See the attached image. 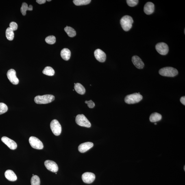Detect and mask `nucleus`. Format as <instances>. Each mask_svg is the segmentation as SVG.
<instances>
[{
    "label": "nucleus",
    "mask_w": 185,
    "mask_h": 185,
    "mask_svg": "<svg viewBox=\"0 0 185 185\" xmlns=\"http://www.w3.org/2000/svg\"><path fill=\"white\" fill-rule=\"evenodd\" d=\"M55 97L52 95H45L42 96L38 95L34 98V101L37 104H47L54 101Z\"/></svg>",
    "instance_id": "f257e3e1"
},
{
    "label": "nucleus",
    "mask_w": 185,
    "mask_h": 185,
    "mask_svg": "<svg viewBox=\"0 0 185 185\" xmlns=\"http://www.w3.org/2000/svg\"><path fill=\"white\" fill-rule=\"evenodd\" d=\"M134 20L132 17L128 15H125L122 17L120 20V24L122 28L125 31H128L132 28Z\"/></svg>",
    "instance_id": "f03ea898"
},
{
    "label": "nucleus",
    "mask_w": 185,
    "mask_h": 185,
    "mask_svg": "<svg viewBox=\"0 0 185 185\" xmlns=\"http://www.w3.org/2000/svg\"><path fill=\"white\" fill-rule=\"evenodd\" d=\"M159 73L163 76L174 77L178 73L177 69L172 67H166L159 70Z\"/></svg>",
    "instance_id": "7ed1b4c3"
},
{
    "label": "nucleus",
    "mask_w": 185,
    "mask_h": 185,
    "mask_svg": "<svg viewBox=\"0 0 185 185\" xmlns=\"http://www.w3.org/2000/svg\"><path fill=\"white\" fill-rule=\"evenodd\" d=\"M143 99V97L140 94L134 93L127 95L125 98V102L127 104H134L139 102Z\"/></svg>",
    "instance_id": "20e7f679"
},
{
    "label": "nucleus",
    "mask_w": 185,
    "mask_h": 185,
    "mask_svg": "<svg viewBox=\"0 0 185 185\" xmlns=\"http://www.w3.org/2000/svg\"><path fill=\"white\" fill-rule=\"evenodd\" d=\"M75 121L77 125L81 126L87 127H91V123L84 114L77 115L76 117Z\"/></svg>",
    "instance_id": "39448f33"
},
{
    "label": "nucleus",
    "mask_w": 185,
    "mask_h": 185,
    "mask_svg": "<svg viewBox=\"0 0 185 185\" xmlns=\"http://www.w3.org/2000/svg\"><path fill=\"white\" fill-rule=\"evenodd\" d=\"M50 127L53 134L55 136H58L62 132V127L58 120H53L51 122Z\"/></svg>",
    "instance_id": "423d86ee"
},
{
    "label": "nucleus",
    "mask_w": 185,
    "mask_h": 185,
    "mask_svg": "<svg viewBox=\"0 0 185 185\" xmlns=\"http://www.w3.org/2000/svg\"><path fill=\"white\" fill-rule=\"evenodd\" d=\"M29 142L31 147L34 149H43L44 146L42 142L36 137H30L29 139Z\"/></svg>",
    "instance_id": "0eeeda50"
},
{
    "label": "nucleus",
    "mask_w": 185,
    "mask_h": 185,
    "mask_svg": "<svg viewBox=\"0 0 185 185\" xmlns=\"http://www.w3.org/2000/svg\"><path fill=\"white\" fill-rule=\"evenodd\" d=\"M156 49L160 55H165L169 51V47L167 44L163 42H159L155 46Z\"/></svg>",
    "instance_id": "6e6552de"
},
{
    "label": "nucleus",
    "mask_w": 185,
    "mask_h": 185,
    "mask_svg": "<svg viewBox=\"0 0 185 185\" xmlns=\"http://www.w3.org/2000/svg\"><path fill=\"white\" fill-rule=\"evenodd\" d=\"M15 70L13 69L9 70L7 73V76L9 80L14 85H17L19 83V80L16 76Z\"/></svg>",
    "instance_id": "1a4fd4ad"
},
{
    "label": "nucleus",
    "mask_w": 185,
    "mask_h": 185,
    "mask_svg": "<svg viewBox=\"0 0 185 185\" xmlns=\"http://www.w3.org/2000/svg\"><path fill=\"white\" fill-rule=\"evenodd\" d=\"M44 164L47 169L53 173H56L58 171V167L57 164L53 161L46 160Z\"/></svg>",
    "instance_id": "9d476101"
},
{
    "label": "nucleus",
    "mask_w": 185,
    "mask_h": 185,
    "mask_svg": "<svg viewBox=\"0 0 185 185\" xmlns=\"http://www.w3.org/2000/svg\"><path fill=\"white\" fill-rule=\"evenodd\" d=\"M82 178L84 183L86 184H90L93 182L95 179V175L94 173L86 172L83 174Z\"/></svg>",
    "instance_id": "9b49d317"
},
{
    "label": "nucleus",
    "mask_w": 185,
    "mask_h": 185,
    "mask_svg": "<svg viewBox=\"0 0 185 185\" xmlns=\"http://www.w3.org/2000/svg\"><path fill=\"white\" fill-rule=\"evenodd\" d=\"M1 141L11 149L14 150L17 147V144L14 140L6 136H3L1 138Z\"/></svg>",
    "instance_id": "f8f14e48"
},
{
    "label": "nucleus",
    "mask_w": 185,
    "mask_h": 185,
    "mask_svg": "<svg viewBox=\"0 0 185 185\" xmlns=\"http://www.w3.org/2000/svg\"><path fill=\"white\" fill-rule=\"evenodd\" d=\"M94 56L96 59L100 62H104L106 60V53L101 50L98 49L94 51Z\"/></svg>",
    "instance_id": "ddd939ff"
},
{
    "label": "nucleus",
    "mask_w": 185,
    "mask_h": 185,
    "mask_svg": "<svg viewBox=\"0 0 185 185\" xmlns=\"http://www.w3.org/2000/svg\"><path fill=\"white\" fill-rule=\"evenodd\" d=\"M94 144L91 142H86L80 144L79 146L78 150L79 152L85 153L93 147Z\"/></svg>",
    "instance_id": "4468645a"
},
{
    "label": "nucleus",
    "mask_w": 185,
    "mask_h": 185,
    "mask_svg": "<svg viewBox=\"0 0 185 185\" xmlns=\"http://www.w3.org/2000/svg\"><path fill=\"white\" fill-rule=\"evenodd\" d=\"M132 62L136 67L138 69H142L144 67V64L141 59L137 56H134L132 57Z\"/></svg>",
    "instance_id": "2eb2a0df"
},
{
    "label": "nucleus",
    "mask_w": 185,
    "mask_h": 185,
    "mask_svg": "<svg viewBox=\"0 0 185 185\" xmlns=\"http://www.w3.org/2000/svg\"><path fill=\"white\" fill-rule=\"evenodd\" d=\"M154 5L151 2L146 3L144 6V10L145 13L147 15L151 14L154 11Z\"/></svg>",
    "instance_id": "dca6fc26"
},
{
    "label": "nucleus",
    "mask_w": 185,
    "mask_h": 185,
    "mask_svg": "<svg viewBox=\"0 0 185 185\" xmlns=\"http://www.w3.org/2000/svg\"><path fill=\"white\" fill-rule=\"evenodd\" d=\"M5 175L6 178L9 181H14L17 180V177L15 173L12 170H7L5 172Z\"/></svg>",
    "instance_id": "f3484780"
},
{
    "label": "nucleus",
    "mask_w": 185,
    "mask_h": 185,
    "mask_svg": "<svg viewBox=\"0 0 185 185\" xmlns=\"http://www.w3.org/2000/svg\"><path fill=\"white\" fill-rule=\"evenodd\" d=\"M60 55L63 60L67 61L69 60L71 56V51L69 49L64 48L61 51Z\"/></svg>",
    "instance_id": "a211bd4d"
},
{
    "label": "nucleus",
    "mask_w": 185,
    "mask_h": 185,
    "mask_svg": "<svg viewBox=\"0 0 185 185\" xmlns=\"http://www.w3.org/2000/svg\"><path fill=\"white\" fill-rule=\"evenodd\" d=\"M162 119L161 114L157 112H154L151 114L150 116L149 120L152 123H155L160 121Z\"/></svg>",
    "instance_id": "6ab92c4d"
},
{
    "label": "nucleus",
    "mask_w": 185,
    "mask_h": 185,
    "mask_svg": "<svg viewBox=\"0 0 185 185\" xmlns=\"http://www.w3.org/2000/svg\"><path fill=\"white\" fill-rule=\"evenodd\" d=\"M20 9H21V12L23 15L25 16L26 14L27 11H32L33 10V6L32 5H30L29 7L26 3H23Z\"/></svg>",
    "instance_id": "aec40b11"
},
{
    "label": "nucleus",
    "mask_w": 185,
    "mask_h": 185,
    "mask_svg": "<svg viewBox=\"0 0 185 185\" xmlns=\"http://www.w3.org/2000/svg\"><path fill=\"white\" fill-rule=\"evenodd\" d=\"M74 88L76 91L79 94L83 95L86 92V89L82 85L79 83H77L75 84Z\"/></svg>",
    "instance_id": "412c9836"
},
{
    "label": "nucleus",
    "mask_w": 185,
    "mask_h": 185,
    "mask_svg": "<svg viewBox=\"0 0 185 185\" xmlns=\"http://www.w3.org/2000/svg\"><path fill=\"white\" fill-rule=\"evenodd\" d=\"M64 30L68 36L71 38L75 36L76 35L75 31L71 27L66 26L64 28Z\"/></svg>",
    "instance_id": "4be33fe9"
},
{
    "label": "nucleus",
    "mask_w": 185,
    "mask_h": 185,
    "mask_svg": "<svg viewBox=\"0 0 185 185\" xmlns=\"http://www.w3.org/2000/svg\"><path fill=\"white\" fill-rule=\"evenodd\" d=\"M5 36L7 39L9 40H12L14 39V31L9 27L5 31Z\"/></svg>",
    "instance_id": "5701e85b"
},
{
    "label": "nucleus",
    "mask_w": 185,
    "mask_h": 185,
    "mask_svg": "<svg viewBox=\"0 0 185 185\" xmlns=\"http://www.w3.org/2000/svg\"><path fill=\"white\" fill-rule=\"evenodd\" d=\"M55 73L54 70L50 66H46L42 71V73L44 75L51 76L54 75Z\"/></svg>",
    "instance_id": "b1692460"
},
{
    "label": "nucleus",
    "mask_w": 185,
    "mask_h": 185,
    "mask_svg": "<svg viewBox=\"0 0 185 185\" xmlns=\"http://www.w3.org/2000/svg\"><path fill=\"white\" fill-rule=\"evenodd\" d=\"M91 1L90 0H74L73 2L75 5L79 6L88 5Z\"/></svg>",
    "instance_id": "393cba45"
},
{
    "label": "nucleus",
    "mask_w": 185,
    "mask_h": 185,
    "mask_svg": "<svg viewBox=\"0 0 185 185\" xmlns=\"http://www.w3.org/2000/svg\"><path fill=\"white\" fill-rule=\"evenodd\" d=\"M31 185H40V180L38 175H34L31 179Z\"/></svg>",
    "instance_id": "a878e982"
},
{
    "label": "nucleus",
    "mask_w": 185,
    "mask_h": 185,
    "mask_svg": "<svg viewBox=\"0 0 185 185\" xmlns=\"http://www.w3.org/2000/svg\"><path fill=\"white\" fill-rule=\"evenodd\" d=\"M47 43L49 44H53L55 43L56 39L54 36H51L46 37L45 40Z\"/></svg>",
    "instance_id": "bb28decb"
},
{
    "label": "nucleus",
    "mask_w": 185,
    "mask_h": 185,
    "mask_svg": "<svg viewBox=\"0 0 185 185\" xmlns=\"http://www.w3.org/2000/svg\"><path fill=\"white\" fill-rule=\"evenodd\" d=\"M8 110V107L6 104L3 103H0V115L6 112Z\"/></svg>",
    "instance_id": "cd10ccee"
},
{
    "label": "nucleus",
    "mask_w": 185,
    "mask_h": 185,
    "mask_svg": "<svg viewBox=\"0 0 185 185\" xmlns=\"http://www.w3.org/2000/svg\"><path fill=\"white\" fill-rule=\"evenodd\" d=\"M126 1L127 4L131 7L136 6L138 2V0H127Z\"/></svg>",
    "instance_id": "c85d7f7f"
},
{
    "label": "nucleus",
    "mask_w": 185,
    "mask_h": 185,
    "mask_svg": "<svg viewBox=\"0 0 185 185\" xmlns=\"http://www.w3.org/2000/svg\"><path fill=\"white\" fill-rule=\"evenodd\" d=\"M9 27L12 29L13 31H16L18 29V26L17 23L15 22H12L10 23L9 25Z\"/></svg>",
    "instance_id": "c756f323"
},
{
    "label": "nucleus",
    "mask_w": 185,
    "mask_h": 185,
    "mask_svg": "<svg viewBox=\"0 0 185 185\" xmlns=\"http://www.w3.org/2000/svg\"><path fill=\"white\" fill-rule=\"evenodd\" d=\"M85 103L88 104V106L90 108H93L95 106V103L92 100L86 101H85Z\"/></svg>",
    "instance_id": "7c9ffc66"
},
{
    "label": "nucleus",
    "mask_w": 185,
    "mask_h": 185,
    "mask_svg": "<svg viewBox=\"0 0 185 185\" xmlns=\"http://www.w3.org/2000/svg\"><path fill=\"white\" fill-rule=\"evenodd\" d=\"M36 2L40 4H43L46 3V0H37Z\"/></svg>",
    "instance_id": "2f4dec72"
},
{
    "label": "nucleus",
    "mask_w": 185,
    "mask_h": 185,
    "mask_svg": "<svg viewBox=\"0 0 185 185\" xmlns=\"http://www.w3.org/2000/svg\"><path fill=\"white\" fill-rule=\"evenodd\" d=\"M180 101L183 105H185V97L184 96L181 98Z\"/></svg>",
    "instance_id": "473e14b6"
},
{
    "label": "nucleus",
    "mask_w": 185,
    "mask_h": 185,
    "mask_svg": "<svg viewBox=\"0 0 185 185\" xmlns=\"http://www.w3.org/2000/svg\"><path fill=\"white\" fill-rule=\"evenodd\" d=\"M47 1H51V0H49H49H47Z\"/></svg>",
    "instance_id": "72a5a7b5"
},
{
    "label": "nucleus",
    "mask_w": 185,
    "mask_h": 185,
    "mask_svg": "<svg viewBox=\"0 0 185 185\" xmlns=\"http://www.w3.org/2000/svg\"><path fill=\"white\" fill-rule=\"evenodd\" d=\"M185 166H184V171H185Z\"/></svg>",
    "instance_id": "f704fd0d"
},
{
    "label": "nucleus",
    "mask_w": 185,
    "mask_h": 185,
    "mask_svg": "<svg viewBox=\"0 0 185 185\" xmlns=\"http://www.w3.org/2000/svg\"><path fill=\"white\" fill-rule=\"evenodd\" d=\"M155 125H157V123H155Z\"/></svg>",
    "instance_id": "c9c22d12"
}]
</instances>
